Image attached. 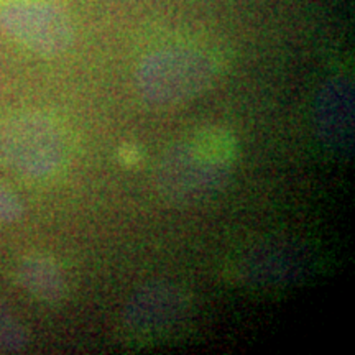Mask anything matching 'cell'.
I'll return each instance as SVG.
<instances>
[{
    "mask_svg": "<svg viewBox=\"0 0 355 355\" xmlns=\"http://www.w3.org/2000/svg\"><path fill=\"white\" fill-rule=\"evenodd\" d=\"M237 159V141L227 128L201 127L175 141L157 170L159 196L171 204H194L224 188Z\"/></svg>",
    "mask_w": 355,
    "mask_h": 355,
    "instance_id": "obj_1",
    "label": "cell"
},
{
    "mask_svg": "<svg viewBox=\"0 0 355 355\" xmlns=\"http://www.w3.org/2000/svg\"><path fill=\"white\" fill-rule=\"evenodd\" d=\"M217 76L214 60L191 46H168L146 55L137 68V89L153 107H175L211 87Z\"/></svg>",
    "mask_w": 355,
    "mask_h": 355,
    "instance_id": "obj_2",
    "label": "cell"
},
{
    "mask_svg": "<svg viewBox=\"0 0 355 355\" xmlns=\"http://www.w3.org/2000/svg\"><path fill=\"white\" fill-rule=\"evenodd\" d=\"M68 145L60 125L38 112L0 121V162L21 176L43 180L64 165Z\"/></svg>",
    "mask_w": 355,
    "mask_h": 355,
    "instance_id": "obj_3",
    "label": "cell"
},
{
    "mask_svg": "<svg viewBox=\"0 0 355 355\" xmlns=\"http://www.w3.org/2000/svg\"><path fill=\"white\" fill-rule=\"evenodd\" d=\"M0 25L7 35L42 56H58L73 43V25L53 0H0Z\"/></svg>",
    "mask_w": 355,
    "mask_h": 355,
    "instance_id": "obj_4",
    "label": "cell"
},
{
    "mask_svg": "<svg viewBox=\"0 0 355 355\" xmlns=\"http://www.w3.org/2000/svg\"><path fill=\"white\" fill-rule=\"evenodd\" d=\"M191 309V296L173 283H152L127 301L122 326L128 336L150 337L183 321Z\"/></svg>",
    "mask_w": 355,
    "mask_h": 355,
    "instance_id": "obj_5",
    "label": "cell"
},
{
    "mask_svg": "<svg viewBox=\"0 0 355 355\" xmlns=\"http://www.w3.org/2000/svg\"><path fill=\"white\" fill-rule=\"evenodd\" d=\"M313 268L306 248L296 243L270 242L247 250L235 263V273L245 285L285 286L300 282Z\"/></svg>",
    "mask_w": 355,
    "mask_h": 355,
    "instance_id": "obj_6",
    "label": "cell"
},
{
    "mask_svg": "<svg viewBox=\"0 0 355 355\" xmlns=\"http://www.w3.org/2000/svg\"><path fill=\"white\" fill-rule=\"evenodd\" d=\"M354 84L344 76L324 83L314 101L313 122L318 139L327 150L344 157L354 150Z\"/></svg>",
    "mask_w": 355,
    "mask_h": 355,
    "instance_id": "obj_7",
    "label": "cell"
},
{
    "mask_svg": "<svg viewBox=\"0 0 355 355\" xmlns=\"http://www.w3.org/2000/svg\"><path fill=\"white\" fill-rule=\"evenodd\" d=\"M17 278L26 293L43 303L56 304L66 296V279L60 265L51 257L26 255L20 260Z\"/></svg>",
    "mask_w": 355,
    "mask_h": 355,
    "instance_id": "obj_8",
    "label": "cell"
},
{
    "mask_svg": "<svg viewBox=\"0 0 355 355\" xmlns=\"http://www.w3.org/2000/svg\"><path fill=\"white\" fill-rule=\"evenodd\" d=\"M30 343L28 331L25 326L0 303V350L19 352Z\"/></svg>",
    "mask_w": 355,
    "mask_h": 355,
    "instance_id": "obj_9",
    "label": "cell"
},
{
    "mask_svg": "<svg viewBox=\"0 0 355 355\" xmlns=\"http://www.w3.org/2000/svg\"><path fill=\"white\" fill-rule=\"evenodd\" d=\"M24 216V204L10 189L0 186V222H15Z\"/></svg>",
    "mask_w": 355,
    "mask_h": 355,
    "instance_id": "obj_10",
    "label": "cell"
},
{
    "mask_svg": "<svg viewBox=\"0 0 355 355\" xmlns=\"http://www.w3.org/2000/svg\"><path fill=\"white\" fill-rule=\"evenodd\" d=\"M119 158H121L122 165L135 166L141 162V152L139 146L133 144H123L119 150Z\"/></svg>",
    "mask_w": 355,
    "mask_h": 355,
    "instance_id": "obj_11",
    "label": "cell"
}]
</instances>
